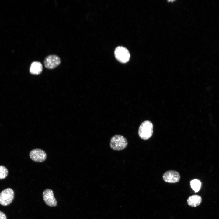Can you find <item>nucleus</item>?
<instances>
[{"label": "nucleus", "instance_id": "1", "mask_svg": "<svg viewBox=\"0 0 219 219\" xmlns=\"http://www.w3.org/2000/svg\"><path fill=\"white\" fill-rule=\"evenodd\" d=\"M153 133V125L151 121L145 120L141 124L138 129V134L141 139L148 140L152 136Z\"/></svg>", "mask_w": 219, "mask_h": 219}, {"label": "nucleus", "instance_id": "2", "mask_svg": "<svg viewBox=\"0 0 219 219\" xmlns=\"http://www.w3.org/2000/svg\"><path fill=\"white\" fill-rule=\"evenodd\" d=\"M128 145L126 138L120 135H116L111 138L110 146L111 148L116 151H120L125 148Z\"/></svg>", "mask_w": 219, "mask_h": 219}, {"label": "nucleus", "instance_id": "3", "mask_svg": "<svg viewBox=\"0 0 219 219\" xmlns=\"http://www.w3.org/2000/svg\"><path fill=\"white\" fill-rule=\"evenodd\" d=\"M114 54L116 59L122 63L127 62L130 57V54L128 50L122 46L118 47L115 49Z\"/></svg>", "mask_w": 219, "mask_h": 219}, {"label": "nucleus", "instance_id": "4", "mask_svg": "<svg viewBox=\"0 0 219 219\" xmlns=\"http://www.w3.org/2000/svg\"><path fill=\"white\" fill-rule=\"evenodd\" d=\"M14 196V192L11 188L4 190L0 193V204L3 206L10 204L13 200Z\"/></svg>", "mask_w": 219, "mask_h": 219}, {"label": "nucleus", "instance_id": "5", "mask_svg": "<svg viewBox=\"0 0 219 219\" xmlns=\"http://www.w3.org/2000/svg\"><path fill=\"white\" fill-rule=\"evenodd\" d=\"M45 67L48 69H53L58 66L61 63L60 58L55 54H51L47 56L44 61Z\"/></svg>", "mask_w": 219, "mask_h": 219}, {"label": "nucleus", "instance_id": "6", "mask_svg": "<svg viewBox=\"0 0 219 219\" xmlns=\"http://www.w3.org/2000/svg\"><path fill=\"white\" fill-rule=\"evenodd\" d=\"M29 156L33 161L38 162L44 161L47 158V154L45 151L39 148L32 150L30 153Z\"/></svg>", "mask_w": 219, "mask_h": 219}, {"label": "nucleus", "instance_id": "7", "mask_svg": "<svg viewBox=\"0 0 219 219\" xmlns=\"http://www.w3.org/2000/svg\"><path fill=\"white\" fill-rule=\"evenodd\" d=\"M162 177L163 180L166 182L175 183L179 181L180 176L178 172L171 170L165 172L163 174Z\"/></svg>", "mask_w": 219, "mask_h": 219}, {"label": "nucleus", "instance_id": "8", "mask_svg": "<svg viewBox=\"0 0 219 219\" xmlns=\"http://www.w3.org/2000/svg\"><path fill=\"white\" fill-rule=\"evenodd\" d=\"M43 200L47 205L52 207L57 205V201L51 190L50 189H45L43 193Z\"/></svg>", "mask_w": 219, "mask_h": 219}, {"label": "nucleus", "instance_id": "9", "mask_svg": "<svg viewBox=\"0 0 219 219\" xmlns=\"http://www.w3.org/2000/svg\"><path fill=\"white\" fill-rule=\"evenodd\" d=\"M43 70L41 63L38 61L32 62L30 68V72L33 75H38L40 74Z\"/></svg>", "mask_w": 219, "mask_h": 219}, {"label": "nucleus", "instance_id": "10", "mask_svg": "<svg viewBox=\"0 0 219 219\" xmlns=\"http://www.w3.org/2000/svg\"><path fill=\"white\" fill-rule=\"evenodd\" d=\"M202 201L201 196L197 195H193L187 200L188 204L191 207H196L200 205Z\"/></svg>", "mask_w": 219, "mask_h": 219}, {"label": "nucleus", "instance_id": "11", "mask_svg": "<svg viewBox=\"0 0 219 219\" xmlns=\"http://www.w3.org/2000/svg\"><path fill=\"white\" fill-rule=\"evenodd\" d=\"M191 188L195 192H198L200 189L201 183L200 181L197 179L192 180L190 182Z\"/></svg>", "mask_w": 219, "mask_h": 219}, {"label": "nucleus", "instance_id": "12", "mask_svg": "<svg viewBox=\"0 0 219 219\" xmlns=\"http://www.w3.org/2000/svg\"><path fill=\"white\" fill-rule=\"evenodd\" d=\"M8 171L6 168L3 166H0V179H5L7 176Z\"/></svg>", "mask_w": 219, "mask_h": 219}, {"label": "nucleus", "instance_id": "13", "mask_svg": "<svg viewBox=\"0 0 219 219\" xmlns=\"http://www.w3.org/2000/svg\"><path fill=\"white\" fill-rule=\"evenodd\" d=\"M0 219H7L5 214L1 211H0Z\"/></svg>", "mask_w": 219, "mask_h": 219}]
</instances>
